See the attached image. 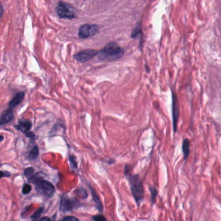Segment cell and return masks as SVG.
I'll use <instances>...</instances> for the list:
<instances>
[{"label":"cell","mask_w":221,"mask_h":221,"mask_svg":"<svg viewBox=\"0 0 221 221\" xmlns=\"http://www.w3.org/2000/svg\"><path fill=\"white\" fill-rule=\"evenodd\" d=\"M124 55V50L116 42H110L102 50L98 52L97 56L100 61H113L121 58Z\"/></svg>","instance_id":"6da1fadb"},{"label":"cell","mask_w":221,"mask_h":221,"mask_svg":"<svg viewBox=\"0 0 221 221\" xmlns=\"http://www.w3.org/2000/svg\"><path fill=\"white\" fill-rule=\"evenodd\" d=\"M131 167L130 165L127 164L124 167V174L128 177L130 184L131 191L134 197L135 198L137 203H140L143 196V188L142 182L140 179V177L138 175H132L130 173Z\"/></svg>","instance_id":"7a4b0ae2"},{"label":"cell","mask_w":221,"mask_h":221,"mask_svg":"<svg viewBox=\"0 0 221 221\" xmlns=\"http://www.w3.org/2000/svg\"><path fill=\"white\" fill-rule=\"evenodd\" d=\"M29 181L36 185V190L46 197H51L55 193V187L51 182L45 181L38 174L30 176Z\"/></svg>","instance_id":"3957f363"},{"label":"cell","mask_w":221,"mask_h":221,"mask_svg":"<svg viewBox=\"0 0 221 221\" xmlns=\"http://www.w3.org/2000/svg\"><path fill=\"white\" fill-rule=\"evenodd\" d=\"M56 13L60 18L73 19L76 17L73 7L64 2H59L56 7Z\"/></svg>","instance_id":"277c9868"},{"label":"cell","mask_w":221,"mask_h":221,"mask_svg":"<svg viewBox=\"0 0 221 221\" xmlns=\"http://www.w3.org/2000/svg\"><path fill=\"white\" fill-rule=\"evenodd\" d=\"M179 113H180V106L179 102L176 92L172 91V117H173V131L175 134L177 130V124L179 118Z\"/></svg>","instance_id":"5b68a950"},{"label":"cell","mask_w":221,"mask_h":221,"mask_svg":"<svg viewBox=\"0 0 221 221\" xmlns=\"http://www.w3.org/2000/svg\"><path fill=\"white\" fill-rule=\"evenodd\" d=\"M99 27L97 25L86 24L82 25L79 30V36L82 39H86L96 35L99 31Z\"/></svg>","instance_id":"8992f818"},{"label":"cell","mask_w":221,"mask_h":221,"mask_svg":"<svg viewBox=\"0 0 221 221\" xmlns=\"http://www.w3.org/2000/svg\"><path fill=\"white\" fill-rule=\"evenodd\" d=\"M98 52L99 51L94 49H85L80 50L78 53L75 55L74 58L79 62L84 64V63L88 61L89 60H91L93 58L97 56Z\"/></svg>","instance_id":"52a82bcc"},{"label":"cell","mask_w":221,"mask_h":221,"mask_svg":"<svg viewBox=\"0 0 221 221\" xmlns=\"http://www.w3.org/2000/svg\"><path fill=\"white\" fill-rule=\"evenodd\" d=\"M73 208L71 201L66 195H62L60 200V210L62 212L71 211Z\"/></svg>","instance_id":"ba28073f"},{"label":"cell","mask_w":221,"mask_h":221,"mask_svg":"<svg viewBox=\"0 0 221 221\" xmlns=\"http://www.w3.org/2000/svg\"><path fill=\"white\" fill-rule=\"evenodd\" d=\"M13 118H14V115H13V109L8 108V109L5 111L2 114L1 117H0V127L9 123L10 121H12L13 120Z\"/></svg>","instance_id":"9c48e42d"},{"label":"cell","mask_w":221,"mask_h":221,"mask_svg":"<svg viewBox=\"0 0 221 221\" xmlns=\"http://www.w3.org/2000/svg\"><path fill=\"white\" fill-rule=\"evenodd\" d=\"M14 128L16 129L22 131V133H25L26 132L30 130L31 128H32V123H31L29 120H21L19 121L18 125H14Z\"/></svg>","instance_id":"30bf717a"},{"label":"cell","mask_w":221,"mask_h":221,"mask_svg":"<svg viewBox=\"0 0 221 221\" xmlns=\"http://www.w3.org/2000/svg\"><path fill=\"white\" fill-rule=\"evenodd\" d=\"M25 96V93L24 92H18L16 96L11 100L8 103V106H9V109H14L15 107H16L17 106L22 102Z\"/></svg>","instance_id":"8fae6325"},{"label":"cell","mask_w":221,"mask_h":221,"mask_svg":"<svg viewBox=\"0 0 221 221\" xmlns=\"http://www.w3.org/2000/svg\"><path fill=\"white\" fill-rule=\"evenodd\" d=\"M182 152L184 160H185L190 154V141L187 139H184L182 142Z\"/></svg>","instance_id":"7c38bea8"},{"label":"cell","mask_w":221,"mask_h":221,"mask_svg":"<svg viewBox=\"0 0 221 221\" xmlns=\"http://www.w3.org/2000/svg\"><path fill=\"white\" fill-rule=\"evenodd\" d=\"M90 189H91V193L93 195V200H94L95 203H96V206H97L98 209L100 210V211H102V204L101 203V201L99 196L97 195L96 192H95V190L92 187H90Z\"/></svg>","instance_id":"4fadbf2b"},{"label":"cell","mask_w":221,"mask_h":221,"mask_svg":"<svg viewBox=\"0 0 221 221\" xmlns=\"http://www.w3.org/2000/svg\"><path fill=\"white\" fill-rule=\"evenodd\" d=\"M39 155V149L38 146H35L31 150V151L29 153V158L30 160H35L38 157Z\"/></svg>","instance_id":"5bb4252c"},{"label":"cell","mask_w":221,"mask_h":221,"mask_svg":"<svg viewBox=\"0 0 221 221\" xmlns=\"http://www.w3.org/2000/svg\"><path fill=\"white\" fill-rule=\"evenodd\" d=\"M140 34H141V29L140 25L139 24L137 25L135 28H134V30H132L131 34V38H135L136 37H138Z\"/></svg>","instance_id":"9a60e30c"},{"label":"cell","mask_w":221,"mask_h":221,"mask_svg":"<svg viewBox=\"0 0 221 221\" xmlns=\"http://www.w3.org/2000/svg\"><path fill=\"white\" fill-rule=\"evenodd\" d=\"M42 212H43V208H40L38 209H37L36 211L32 215H31V218L35 219V220L38 219L40 217L41 213H42Z\"/></svg>","instance_id":"2e32d148"},{"label":"cell","mask_w":221,"mask_h":221,"mask_svg":"<svg viewBox=\"0 0 221 221\" xmlns=\"http://www.w3.org/2000/svg\"><path fill=\"white\" fill-rule=\"evenodd\" d=\"M34 172H35L34 168L32 167H28V168H27V169L25 170L24 175L27 177H29V176H32L33 175Z\"/></svg>","instance_id":"e0dca14e"},{"label":"cell","mask_w":221,"mask_h":221,"mask_svg":"<svg viewBox=\"0 0 221 221\" xmlns=\"http://www.w3.org/2000/svg\"><path fill=\"white\" fill-rule=\"evenodd\" d=\"M69 160L70 164L71 165V167H73V168H77V164L75 156H73V155H70L69 157Z\"/></svg>","instance_id":"ac0fdd59"},{"label":"cell","mask_w":221,"mask_h":221,"mask_svg":"<svg viewBox=\"0 0 221 221\" xmlns=\"http://www.w3.org/2000/svg\"><path fill=\"white\" fill-rule=\"evenodd\" d=\"M30 191H31V186L29 184H26L24 186L23 189H22V192L24 194H27Z\"/></svg>","instance_id":"d6986e66"},{"label":"cell","mask_w":221,"mask_h":221,"mask_svg":"<svg viewBox=\"0 0 221 221\" xmlns=\"http://www.w3.org/2000/svg\"><path fill=\"white\" fill-rule=\"evenodd\" d=\"M93 220L95 221H107L106 218H105L104 216L101 215H96L93 217Z\"/></svg>","instance_id":"ffe728a7"},{"label":"cell","mask_w":221,"mask_h":221,"mask_svg":"<svg viewBox=\"0 0 221 221\" xmlns=\"http://www.w3.org/2000/svg\"><path fill=\"white\" fill-rule=\"evenodd\" d=\"M77 192L78 195H79L82 198H86L87 197V193L86 192V191L85 190V189H79V190H77Z\"/></svg>","instance_id":"44dd1931"},{"label":"cell","mask_w":221,"mask_h":221,"mask_svg":"<svg viewBox=\"0 0 221 221\" xmlns=\"http://www.w3.org/2000/svg\"><path fill=\"white\" fill-rule=\"evenodd\" d=\"M24 134H25L26 137H28V138H29V139H34L36 138L35 134L33 132H32V131H29L26 132V133H24Z\"/></svg>","instance_id":"7402d4cb"},{"label":"cell","mask_w":221,"mask_h":221,"mask_svg":"<svg viewBox=\"0 0 221 221\" xmlns=\"http://www.w3.org/2000/svg\"><path fill=\"white\" fill-rule=\"evenodd\" d=\"M151 193H152V202H154L155 201V198L157 195V191H156V189L154 187L152 188H151Z\"/></svg>","instance_id":"603a6c76"},{"label":"cell","mask_w":221,"mask_h":221,"mask_svg":"<svg viewBox=\"0 0 221 221\" xmlns=\"http://www.w3.org/2000/svg\"><path fill=\"white\" fill-rule=\"evenodd\" d=\"M61 221H79L76 217H67L63 218Z\"/></svg>","instance_id":"cb8c5ba5"},{"label":"cell","mask_w":221,"mask_h":221,"mask_svg":"<svg viewBox=\"0 0 221 221\" xmlns=\"http://www.w3.org/2000/svg\"><path fill=\"white\" fill-rule=\"evenodd\" d=\"M33 221H51V220L48 217H43L40 219H35Z\"/></svg>","instance_id":"d4e9b609"},{"label":"cell","mask_w":221,"mask_h":221,"mask_svg":"<svg viewBox=\"0 0 221 221\" xmlns=\"http://www.w3.org/2000/svg\"><path fill=\"white\" fill-rule=\"evenodd\" d=\"M9 175H10L9 173H7L6 172H3V171H0V178L3 177V176H9Z\"/></svg>","instance_id":"484cf974"},{"label":"cell","mask_w":221,"mask_h":221,"mask_svg":"<svg viewBox=\"0 0 221 221\" xmlns=\"http://www.w3.org/2000/svg\"><path fill=\"white\" fill-rule=\"evenodd\" d=\"M0 9H1V10H0V19H1V18L3 16V8L2 5H0Z\"/></svg>","instance_id":"4316f807"},{"label":"cell","mask_w":221,"mask_h":221,"mask_svg":"<svg viewBox=\"0 0 221 221\" xmlns=\"http://www.w3.org/2000/svg\"><path fill=\"white\" fill-rule=\"evenodd\" d=\"M145 67H146V72H150V69H149V67H148V66L146 65V66H145Z\"/></svg>","instance_id":"83f0119b"},{"label":"cell","mask_w":221,"mask_h":221,"mask_svg":"<svg viewBox=\"0 0 221 221\" xmlns=\"http://www.w3.org/2000/svg\"><path fill=\"white\" fill-rule=\"evenodd\" d=\"M114 162H115L114 160H113V159H110V161H108V164H112V163H114Z\"/></svg>","instance_id":"f1b7e54d"},{"label":"cell","mask_w":221,"mask_h":221,"mask_svg":"<svg viewBox=\"0 0 221 221\" xmlns=\"http://www.w3.org/2000/svg\"><path fill=\"white\" fill-rule=\"evenodd\" d=\"M3 140H4V137H3V136H2V135H0V142H2Z\"/></svg>","instance_id":"f546056e"}]
</instances>
